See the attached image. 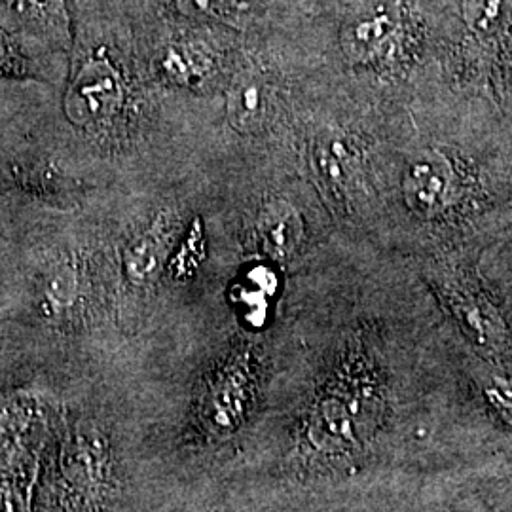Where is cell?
<instances>
[{"instance_id": "1", "label": "cell", "mask_w": 512, "mask_h": 512, "mask_svg": "<svg viewBox=\"0 0 512 512\" xmlns=\"http://www.w3.org/2000/svg\"><path fill=\"white\" fill-rule=\"evenodd\" d=\"M463 340L490 361L512 359V329L478 274V260L442 258L416 266Z\"/></svg>"}, {"instance_id": "2", "label": "cell", "mask_w": 512, "mask_h": 512, "mask_svg": "<svg viewBox=\"0 0 512 512\" xmlns=\"http://www.w3.org/2000/svg\"><path fill=\"white\" fill-rule=\"evenodd\" d=\"M122 105V80L107 59L93 57L82 65L65 95V114L76 126H97Z\"/></svg>"}, {"instance_id": "3", "label": "cell", "mask_w": 512, "mask_h": 512, "mask_svg": "<svg viewBox=\"0 0 512 512\" xmlns=\"http://www.w3.org/2000/svg\"><path fill=\"white\" fill-rule=\"evenodd\" d=\"M253 370L245 357L234 359L217 372L203 401V418L213 431H228L247 416L253 406Z\"/></svg>"}, {"instance_id": "4", "label": "cell", "mask_w": 512, "mask_h": 512, "mask_svg": "<svg viewBox=\"0 0 512 512\" xmlns=\"http://www.w3.org/2000/svg\"><path fill=\"white\" fill-rule=\"evenodd\" d=\"M256 230L266 255L275 262H291L304 245L306 220L294 203L275 198L262 207Z\"/></svg>"}, {"instance_id": "5", "label": "cell", "mask_w": 512, "mask_h": 512, "mask_svg": "<svg viewBox=\"0 0 512 512\" xmlns=\"http://www.w3.org/2000/svg\"><path fill=\"white\" fill-rule=\"evenodd\" d=\"M167 255V232L164 220H156L147 230L129 239L124 247L122 266L124 274L133 285L145 287L156 279L164 266Z\"/></svg>"}, {"instance_id": "6", "label": "cell", "mask_w": 512, "mask_h": 512, "mask_svg": "<svg viewBox=\"0 0 512 512\" xmlns=\"http://www.w3.org/2000/svg\"><path fill=\"white\" fill-rule=\"evenodd\" d=\"M478 274L512 329V224L480 255Z\"/></svg>"}, {"instance_id": "7", "label": "cell", "mask_w": 512, "mask_h": 512, "mask_svg": "<svg viewBox=\"0 0 512 512\" xmlns=\"http://www.w3.org/2000/svg\"><path fill=\"white\" fill-rule=\"evenodd\" d=\"M266 107V88L256 76L241 74L234 78L226 101V112L232 128L241 133H253L264 122Z\"/></svg>"}, {"instance_id": "8", "label": "cell", "mask_w": 512, "mask_h": 512, "mask_svg": "<svg viewBox=\"0 0 512 512\" xmlns=\"http://www.w3.org/2000/svg\"><path fill=\"white\" fill-rule=\"evenodd\" d=\"M84 291V272L74 262H63L50 274L46 296L55 311L73 310Z\"/></svg>"}, {"instance_id": "9", "label": "cell", "mask_w": 512, "mask_h": 512, "mask_svg": "<svg viewBox=\"0 0 512 512\" xmlns=\"http://www.w3.org/2000/svg\"><path fill=\"white\" fill-rule=\"evenodd\" d=\"M184 2L188 4V10L211 16V18H236L238 16L236 0H184Z\"/></svg>"}]
</instances>
